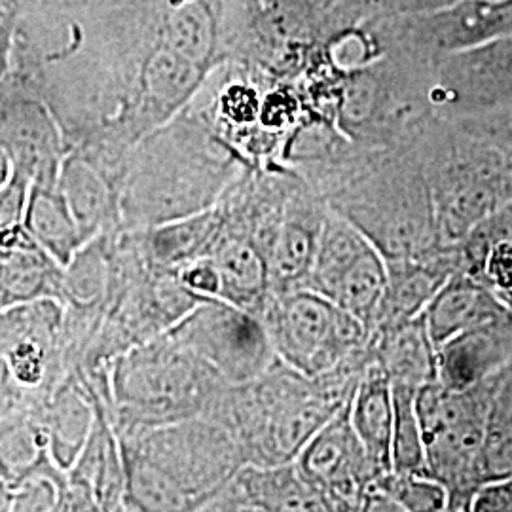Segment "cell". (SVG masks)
Instances as JSON below:
<instances>
[{"label":"cell","mask_w":512,"mask_h":512,"mask_svg":"<svg viewBox=\"0 0 512 512\" xmlns=\"http://www.w3.org/2000/svg\"><path fill=\"white\" fill-rule=\"evenodd\" d=\"M300 177L385 260L431 255L444 247L418 147L348 141Z\"/></svg>","instance_id":"6da1fadb"},{"label":"cell","mask_w":512,"mask_h":512,"mask_svg":"<svg viewBox=\"0 0 512 512\" xmlns=\"http://www.w3.org/2000/svg\"><path fill=\"white\" fill-rule=\"evenodd\" d=\"M372 359L368 346L319 376H308L277 359L253 380L226 385L205 416L228 429L245 463H291L351 401Z\"/></svg>","instance_id":"7a4b0ae2"},{"label":"cell","mask_w":512,"mask_h":512,"mask_svg":"<svg viewBox=\"0 0 512 512\" xmlns=\"http://www.w3.org/2000/svg\"><path fill=\"white\" fill-rule=\"evenodd\" d=\"M251 167L190 107L150 131L120 183L122 230H143L213 207Z\"/></svg>","instance_id":"3957f363"},{"label":"cell","mask_w":512,"mask_h":512,"mask_svg":"<svg viewBox=\"0 0 512 512\" xmlns=\"http://www.w3.org/2000/svg\"><path fill=\"white\" fill-rule=\"evenodd\" d=\"M226 382L192 349L165 332L107 366L101 399L118 437L203 416Z\"/></svg>","instance_id":"277c9868"},{"label":"cell","mask_w":512,"mask_h":512,"mask_svg":"<svg viewBox=\"0 0 512 512\" xmlns=\"http://www.w3.org/2000/svg\"><path fill=\"white\" fill-rule=\"evenodd\" d=\"M442 245H458L471 228L512 200V158L437 118L418 141Z\"/></svg>","instance_id":"5b68a950"},{"label":"cell","mask_w":512,"mask_h":512,"mask_svg":"<svg viewBox=\"0 0 512 512\" xmlns=\"http://www.w3.org/2000/svg\"><path fill=\"white\" fill-rule=\"evenodd\" d=\"M505 372L467 389H450L437 380L418 391L425 473L448 490V511H471L476 490L488 482V416Z\"/></svg>","instance_id":"8992f818"},{"label":"cell","mask_w":512,"mask_h":512,"mask_svg":"<svg viewBox=\"0 0 512 512\" xmlns=\"http://www.w3.org/2000/svg\"><path fill=\"white\" fill-rule=\"evenodd\" d=\"M279 361L319 376L370 346L365 325L310 289L272 294L260 315Z\"/></svg>","instance_id":"52a82bcc"},{"label":"cell","mask_w":512,"mask_h":512,"mask_svg":"<svg viewBox=\"0 0 512 512\" xmlns=\"http://www.w3.org/2000/svg\"><path fill=\"white\" fill-rule=\"evenodd\" d=\"M118 439L124 450L154 465L186 497L190 511L245 465L228 429L205 414Z\"/></svg>","instance_id":"ba28073f"},{"label":"cell","mask_w":512,"mask_h":512,"mask_svg":"<svg viewBox=\"0 0 512 512\" xmlns=\"http://www.w3.org/2000/svg\"><path fill=\"white\" fill-rule=\"evenodd\" d=\"M385 283L384 255L363 232L330 209L306 289L329 298L372 332Z\"/></svg>","instance_id":"9c48e42d"},{"label":"cell","mask_w":512,"mask_h":512,"mask_svg":"<svg viewBox=\"0 0 512 512\" xmlns=\"http://www.w3.org/2000/svg\"><path fill=\"white\" fill-rule=\"evenodd\" d=\"M211 366L226 384H241L277 361L262 319L219 298L200 302L167 330Z\"/></svg>","instance_id":"30bf717a"},{"label":"cell","mask_w":512,"mask_h":512,"mask_svg":"<svg viewBox=\"0 0 512 512\" xmlns=\"http://www.w3.org/2000/svg\"><path fill=\"white\" fill-rule=\"evenodd\" d=\"M63 315L55 298L0 310V355L29 408L44 403L69 378Z\"/></svg>","instance_id":"8fae6325"},{"label":"cell","mask_w":512,"mask_h":512,"mask_svg":"<svg viewBox=\"0 0 512 512\" xmlns=\"http://www.w3.org/2000/svg\"><path fill=\"white\" fill-rule=\"evenodd\" d=\"M0 148L33 184H59L69 154L63 129L35 84L14 71L0 80Z\"/></svg>","instance_id":"7c38bea8"},{"label":"cell","mask_w":512,"mask_h":512,"mask_svg":"<svg viewBox=\"0 0 512 512\" xmlns=\"http://www.w3.org/2000/svg\"><path fill=\"white\" fill-rule=\"evenodd\" d=\"M433 61L431 103L440 118H467L512 103V35Z\"/></svg>","instance_id":"4fadbf2b"},{"label":"cell","mask_w":512,"mask_h":512,"mask_svg":"<svg viewBox=\"0 0 512 512\" xmlns=\"http://www.w3.org/2000/svg\"><path fill=\"white\" fill-rule=\"evenodd\" d=\"M294 463L323 495L329 512L363 511L368 488L382 476L351 425L349 403L313 435Z\"/></svg>","instance_id":"5bb4252c"},{"label":"cell","mask_w":512,"mask_h":512,"mask_svg":"<svg viewBox=\"0 0 512 512\" xmlns=\"http://www.w3.org/2000/svg\"><path fill=\"white\" fill-rule=\"evenodd\" d=\"M329 211L327 202L296 175L266 255L272 294L306 289Z\"/></svg>","instance_id":"9a60e30c"},{"label":"cell","mask_w":512,"mask_h":512,"mask_svg":"<svg viewBox=\"0 0 512 512\" xmlns=\"http://www.w3.org/2000/svg\"><path fill=\"white\" fill-rule=\"evenodd\" d=\"M198 511L329 512V507L291 461L281 465L245 463L203 499Z\"/></svg>","instance_id":"2e32d148"},{"label":"cell","mask_w":512,"mask_h":512,"mask_svg":"<svg viewBox=\"0 0 512 512\" xmlns=\"http://www.w3.org/2000/svg\"><path fill=\"white\" fill-rule=\"evenodd\" d=\"M412 16L410 37L433 59L512 35V0H458Z\"/></svg>","instance_id":"e0dca14e"},{"label":"cell","mask_w":512,"mask_h":512,"mask_svg":"<svg viewBox=\"0 0 512 512\" xmlns=\"http://www.w3.org/2000/svg\"><path fill=\"white\" fill-rule=\"evenodd\" d=\"M387 283L370 334L401 327L418 319L442 285L461 270L458 245H444L431 255L385 260Z\"/></svg>","instance_id":"ac0fdd59"},{"label":"cell","mask_w":512,"mask_h":512,"mask_svg":"<svg viewBox=\"0 0 512 512\" xmlns=\"http://www.w3.org/2000/svg\"><path fill=\"white\" fill-rule=\"evenodd\" d=\"M512 365V313L465 330L437 348L439 382L467 389L503 374Z\"/></svg>","instance_id":"d6986e66"},{"label":"cell","mask_w":512,"mask_h":512,"mask_svg":"<svg viewBox=\"0 0 512 512\" xmlns=\"http://www.w3.org/2000/svg\"><path fill=\"white\" fill-rule=\"evenodd\" d=\"M92 387V384H90ZM95 421L69 476L92 492L99 511H124L126 465L118 433L110 421L105 401L93 389Z\"/></svg>","instance_id":"ffe728a7"},{"label":"cell","mask_w":512,"mask_h":512,"mask_svg":"<svg viewBox=\"0 0 512 512\" xmlns=\"http://www.w3.org/2000/svg\"><path fill=\"white\" fill-rule=\"evenodd\" d=\"M59 190L84 241L122 230L120 188L88 158L69 152L59 171Z\"/></svg>","instance_id":"44dd1931"},{"label":"cell","mask_w":512,"mask_h":512,"mask_svg":"<svg viewBox=\"0 0 512 512\" xmlns=\"http://www.w3.org/2000/svg\"><path fill=\"white\" fill-rule=\"evenodd\" d=\"M42 421L55 463L71 469L90 437L95 421V399L88 378L74 372L54 393L33 408Z\"/></svg>","instance_id":"7402d4cb"},{"label":"cell","mask_w":512,"mask_h":512,"mask_svg":"<svg viewBox=\"0 0 512 512\" xmlns=\"http://www.w3.org/2000/svg\"><path fill=\"white\" fill-rule=\"evenodd\" d=\"M512 313L490 287L467 272L452 275L423 311L435 349L465 330Z\"/></svg>","instance_id":"603a6c76"},{"label":"cell","mask_w":512,"mask_h":512,"mask_svg":"<svg viewBox=\"0 0 512 512\" xmlns=\"http://www.w3.org/2000/svg\"><path fill=\"white\" fill-rule=\"evenodd\" d=\"M349 420L365 446L374 469L385 475L393 471L391 448L395 427V406L391 382L376 359L366 366L349 401Z\"/></svg>","instance_id":"cb8c5ba5"},{"label":"cell","mask_w":512,"mask_h":512,"mask_svg":"<svg viewBox=\"0 0 512 512\" xmlns=\"http://www.w3.org/2000/svg\"><path fill=\"white\" fill-rule=\"evenodd\" d=\"M209 258L219 272V300L260 317L272 296L270 270L262 251L251 239L224 230Z\"/></svg>","instance_id":"d4e9b609"},{"label":"cell","mask_w":512,"mask_h":512,"mask_svg":"<svg viewBox=\"0 0 512 512\" xmlns=\"http://www.w3.org/2000/svg\"><path fill=\"white\" fill-rule=\"evenodd\" d=\"M224 236V217L219 203L202 213L169 220L139 230L148 258L164 268L179 270L190 262L209 258Z\"/></svg>","instance_id":"484cf974"},{"label":"cell","mask_w":512,"mask_h":512,"mask_svg":"<svg viewBox=\"0 0 512 512\" xmlns=\"http://www.w3.org/2000/svg\"><path fill=\"white\" fill-rule=\"evenodd\" d=\"M370 346L391 385L420 389L439 380L437 349L423 315L401 327L370 334Z\"/></svg>","instance_id":"4316f807"},{"label":"cell","mask_w":512,"mask_h":512,"mask_svg":"<svg viewBox=\"0 0 512 512\" xmlns=\"http://www.w3.org/2000/svg\"><path fill=\"white\" fill-rule=\"evenodd\" d=\"M25 228L38 247L52 256L59 266H67L76 251L86 243L65 202L59 184H33L25 217Z\"/></svg>","instance_id":"83f0119b"},{"label":"cell","mask_w":512,"mask_h":512,"mask_svg":"<svg viewBox=\"0 0 512 512\" xmlns=\"http://www.w3.org/2000/svg\"><path fill=\"white\" fill-rule=\"evenodd\" d=\"M48 458V433L33 408L0 418V480L14 488Z\"/></svg>","instance_id":"f1b7e54d"},{"label":"cell","mask_w":512,"mask_h":512,"mask_svg":"<svg viewBox=\"0 0 512 512\" xmlns=\"http://www.w3.org/2000/svg\"><path fill=\"white\" fill-rule=\"evenodd\" d=\"M110 245L112 234L90 239L63 268L61 304L65 308L105 310L110 285Z\"/></svg>","instance_id":"f546056e"},{"label":"cell","mask_w":512,"mask_h":512,"mask_svg":"<svg viewBox=\"0 0 512 512\" xmlns=\"http://www.w3.org/2000/svg\"><path fill=\"white\" fill-rule=\"evenodd\" d=\"M0 279L8 308L40 298H55L61 302L63 266L38 245L0 260Z\"/></svg>","instance_id":"4dcf8cb0"},{"label":"cell","mask_w":512,"mask_h":512,"mask_svg":"<svg viewBox=\"0 0 512 512\" xmlns=\"http://www.w3.org/2000/svg\"><path fill=\"white\" fill-rule=\"evenodd\" d=\"M126 499L124 511H190V505L167 478L147 459L124 450Z\"/></svg>","instance_id":"1f68e13d"},{"label":"cell","mask_w":512,"mask_h":512,"mask_svg":"<svg viewBox=\"0 0 512 512\" xmlns=\"http://www.w3.org/2000/svg\"><path fill=\"white\" fill-rule=\"evenodd\" d=\"M395 406L391 463L397 473H425V452L421 439L420 420L416 412V397L420 389L406 385H391Z\"/></svg>","instance_id":"d6a6232c"},{"label":"cell","mask_w":512,"mask_h":512,"mask_svg":"<svg viewBox=\"0 0 512 512\" xmlns=\"http://www.w3.org/2000/svg\"><path fill=\"white\" fill-rule=\"evenodd\" d=\"M372 486L391 503L393 512L448 511V490L427 473L389 471Z\"/></svg>","instance_id":"836d02e7"},{"label":"cell","mask_w":512,"mask_h":512,"mask_svg":"<svg viewBox=\"0 0 512 512\" xmlns=\"http://www.w3.org/2000/svg\"><path fill=\"white\" fill-rule=\"evenodd\" d=\"M488 480L512 475V366L497 385L486 431Z\"/></svg>","instance_id":"e575fe53"},{"label":"cell","mask_w":512,"mask_h":512,"mask_svg":"<svg viewBox=\"0 0 512 512\" xmlns=\"http://www.w3.org/2000/svg\"><path fill=\"white\" fill-rule=\"evenodd\" d=\"M512 243V200L495 209L492 215L480 220L471 232L458 243L461 272L480 279L488 253L501 245Z\"/></svg>","instance_id":"d590c367"},{"label":"cell","mask_w":512,"mask_h":512,"mask_svg":"<svg viewBox=\"0 0 512 512\" xmlns=\"http://www.w3.org/2000/svg\"><path fill=\"white\" fill-rule=\"evenodd\" d=\"M452 122L512 158V103L484 114L454 118Z\"/></svg>","instance_id":"8d00e7d4"},{"label":"cell","mask_w":512,"mask_h":512,"mask_svg":"<svg viewBox=\"0 0 512 512\" xmlns=\"http://www.w3.org/2000/svg\"><path fill=\"white\" fill-rule=\"evenodd\" d=\"M31 188L33 181L21 171L12 169L8 181L0 188V234L25 228Z\"/></svg>","instance_id":"74e56055"},{"label":"cell","mask_w":512,"mask_h":512,"mask_svg":"<svg viewBox=\"0 0 512 512\" xmlns=\"http://www.w3.org/2000/svg\"><path fill=\"white\" fill-rule=\"evenodd\" d=\"M480 281L512 310V243H501L494 247L482 266Z\"/></svg>","instance_id":"f35d334b"},{"label":"cell","mask_w":512,"mask_h":512,"mask_svg":"<svg viewBox=\"0 0 512 512\" xmlns=\"http://www.w3.org/2000/svg\"><path fill=\"white\" fill-rule=\"evenodd\" d=\"M186 289L198 294L203 300L219 298L220 277L211 258H202L196 262H190L177 270Z\"/></svg>","instance_id":"ab89813d"},{"label":"cell","mask_w":512,"mask_h":512,"mask_svg":"<svg viewBox=\"0 0 512 512\" xmlns=\"http://www.w3.org/2000/svg\"><path fill=\"white\" fill-rule=\"evenodd\" d=\"M471 511L512 512V475L484 482L471 501Z\"/></svg>","instance_id":"60d3db41"},{"label":"cell","mask_w":512,"mask_h":512,"mask_svg":"<svg viewBox=\"0 0 512 512\" xmlns=\"http://www.w3.org/2000/svg\"><path fill=\"white\" fill-rule=\"evenodd\" d=\"M21 12V4L0 2V80L12 69Z\"/></svg>","instance_id":"b9f144b4"},{"label":"cell","mask_w":512,"mask_h":512,"mask_svg":"<svg viewBox=\"0 0 512 512\" xmlns=\"http://www.w3.org/2000/svg\"><path fill=\"white\" fill-rule=\"evenodd\" d=\"M23 408H29V403L19 391L18 385L14 384L10 370L0 355V418Z\"/></svg>","instance_id":"7bdbcfd3"},{"label":"cell","mask_w":512,"mask_h":512,"mask_svg":"<svg viewBox=\"0 0 512 512\" xmlns=\"http://www.w3.org/2000/svg\"><path fill=\"white\" fill-rule=\"evenodd\" d=\"M12 503H14L12 488L4 480H0V512L12 511Z\"/></svg>","instance_id":"ee69618b"},{"label":"cell","mask_w":512,"mask_h":512,"mask_svg":"<svg viewBox=\"0 0 512 512\" xmlns=\"http://www.w3.org/2000/svg\"><path fill=\"white\" fill-rule=\"evenodd\" d=\"M10 173H12V164H10L8 156L4 154V150L0 148V188L8 181Z\"/></svg>","instance_id":"f6af8a7d"},{"label":"cell","mask_w":512,"mask_h":512,"mask_svg":"<svg viewBox=\"0 0 512 512\" xmlns=\"http://www.w3.org/2000/svg\"><path fill=\"white\" fill-rule=\"evenodd\" d=\"M6 308H8V304H6V294H4L2 279H0V310H6Z\"/></svg>","instance_id":"bcb514c9"},{"label":"cell","mask_w":512,"mask_h":512,"mask_svg":"<svg viewBox=\"0 0 512 512\" xmlns=\"http://www.w3.org/2000/svg\"><path fill=\"white\" fill-rule=\"evenodd\" d=\"M0 2H16V4H21V6H25V2H27V0H0Z\"/></svg>","instance_id":"7dc6e473"},{"label":"cell","mask_w":512,"mask_h":512,"mask_svg":"<svg viewBox=\"0 0 512 512\" xmlns=\"http://www.w3.org/2000/svg\"><path fill=\"white\" fill-rule=\"evenodd\" d=\"M0 260H4V255H2V251H0Z\"/></svg>","instance_id":"c3c4849f"}]
</instances>
